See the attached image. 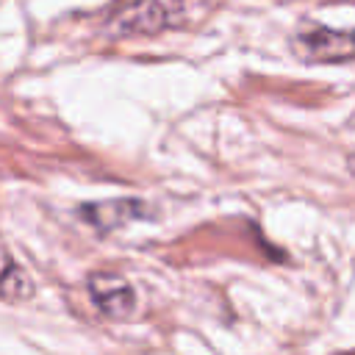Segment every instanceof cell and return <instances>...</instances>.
I'll return each instance as SVG.
<instances>
[{
  "instance_id": "7a4b0ae2",
  "label": "cell",
  "mask_w": 355,
  "mask_h": 355,
  "mask_svg": "<svg viewBox=\"0 0 355 355\" xmlns=\"http://www.w3.org/2000/svg\"><path fill=\"white\" fill-rule=\"evenodd\" d=\"M180 11V0H136L133 6L122 8L111 31L119 36H141V33H158L166 28Z\"/></svg>"
},
{
  "instance_id": "3957f363",
  "label": "cell",
  "mask_w": 355,
  "mask_h": 355,
  "mask_svg": "<svg viewBox=\"0 0 355 355\" xmlns=\"http://www.w3.org/2000/svg\"><path fill=\"white\" fill-rule=\"evenodd\" d=\"M297 50L311 61L355 58V31H333L327 25H305L297 33Z\"/></svg>"
},
{
  "instance_id": "6da1fadb",
  "label": "cell",
  "mask_w": 355,
  "mask_h": 355,
  "mask_svg": "<svg viewBox=\"0 0 355 355\" xmlns=\"http://www.w3.org/2000/svg\"><path fill=\"white\" fill-rule=\"evenodd\" d=\"M89 297L94 308L108 319H130L136 313V288L130 280H125L116 272H92L89 280Z\"/></svg>"
},
{
  "instance_id": "5b68a950",
  "label": "cell",
  "mask_w": 355,
  "mask_h": 355,
  "mask_svg": "<svg viewBox=\"0 0 355 355\" xmlns=\"http://www.w3.org/2000/svg\"><path fill=\"white\" fill-rule=\"evenodd\" d=\"M33 294L31 275L11 258V252L0 250V297L3 300H28Z\"/></svg>"
},
{
  "instance_id": "277c9868",
  "label": "cell",
  "mask_w": 355,
  "mask_h": 355,
  "mask_svg": "<svg viewBox=\"0 0 355 355\" xmlns=\"http://www.w3.org/2000/svg\"><path fill=\"white\" fill-rule=\"evenodd\" d=\"M80 216L92 227H97V230H116L122 225H130V222H139V219L153 216V208L144 200L119 197V200H105V202L83 205L80 208Z\"/></svg>"
},
{
  "instance_id": "8992f818",
  "label": "cell",
  "mask_w": 355,
  "mask_h": 355,
  "mask_svg": "<svg viewBox=\"0 0 355 355\" xmlns=\"http://www.w3.org/2000/svg\"><path fill=\"white\" fill-rule=\"evenodd\" d=\"M347 166H349V172L355 175V155H349V161H347Z\"/></svg>"
}]
</instances>
